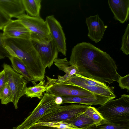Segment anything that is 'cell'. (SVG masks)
Segmentation results:
<instances>
[{
  "label": "cell",
  "instance_id": "obj_5",
  "mask_svg": "<svg viewBox=\"0 0 129 129\" xmlns=\"http://www.w3.org/2000/svg\"><path fill=\"white\" fill-rule=\"evenodd\" d=\"M17 19L30 32L31 40L47 44L52 40L47 22L40 17H33L25 14Z\"/></svg>",
  "mask_w": 129,
  "mask_h": 129
},
{
  "label": "cell",
  "instance_id": "obj_14",
  "mask_svg": "<svg viewBox=\"0 0 129 129\" xmlns=\"http://www.w3.org/2000/svg\"><path fill=\"white\" fill-rule=\"evenodd\" d=\"M62 104L67 103H76L91 106L93 105L102 106L110 100L111 98L99 94H95L87 97L66 96L61 97Z\"/></svg>",
  "mask_w": 129,
  "mask_h": 129
},
{
  "label": "cell",
  "instance_id": "obj_31",
  "mask_svg": "<svg viewBox=\"0 0 129 129\" xmlns=\"http://www.w3.org/2000/svg\"><path fill=\"white\" fill-rule=\"evenodd\" d=\"M10 55L6 49H0V59H2L6 57H9Z\"/></svg>",
  "mask_w": 129,
  "mask_h": 129
},
{
  "label": "cell",
  "instance_id": "obj_24",
  "mask_svg": "<svg viewBox=\"0 0 129 129\" xmlns=\"http://www.w3.org/2000/svg\"><path fill=\"white\" fill-rule=\"evenodd\" d=\"M13 97L8 82H7L0 95L1 103L3 104L6 105L12 102Z\"/></svg>",
  "mask_w": 129,
  "mask_h": 129
},
{
  "label": "cell",
  "instance_id": "obj_30",
  "mask_svg": "<svg viewBox=\"0 0 129 129\" xmlns=\"http://www.w3.org/2000/svg\"><path fill=\"white\" fill-rule=\"evenodd\" d=\"M27 129H59L50 126L33 125Z\"/></svg>",
  "mask_w": 129,
  "mask_h": 129
},
{
  "label": "cell",
  "instance_id": "obj_10",
  "mask_svg": "<svg viewBox=\"0 0 129 129\" xmlns=\"http://www.w3.org/2000/svg\"><path fill=\"white\" fill-rule=\"evenodd\" d=\"M45 21L48 25L52 39L59 52L66 56L67 50L66 39L60 23L53 15L47 16Z\"/></svg>",
  "mask_w": 129,
  "mask_h": 129
},
{
  "label": "cell",
  "instance_id": "obj_2",
  "mask_svg": "<svg viewBox=\"0 0 129 129\" xmlns=\"http://www.w3.org/2000/svg\"><path fill=\"white\" fill-rule=\"evenodd\" d=\"M3 43L10 56L18 58L25 64L35 82L44 80L46 68L31 40L9 38L3 40Z\"/></svg>",
  "mask_w": 129,
  "mask_h": 129
},
{
  "label": "cell",
  "instance_id": "obj_17",
  "mask_svg": "<svg viewBox=\"0 0 129 129\" xmlns=\"http://www.w3.org/2000/svg\"><path fill=\"white\" fill-rule=\"evenodd\" d=\"M55 65L61 70L65 73V74L63 76L58 75V79H56L57 82H61L64 81L67 78L73 76L76 74H79L77 69L73 66H69V61L67 58H57L54 62Z\"/></svg>",
  "mask_w": 129,
  "mask_h": 129
},
{
  "label": "cell",
  "instance_id": "obj_27",
  "mask_svg": "<svg viewBox=\"0 0 129 129\" xmlns=\"http://www.w3.org/2000/svg\"><path fill=\"white\" fill-rule=\"evenodd\" d=\"M117 82L119 86L121 89H126L129 90V74L122 77L120 76L118 78Z\"/></svg>",
  "mask_w": 129,
  "mask_h": 129
},
{
  "label": "cell",
  "instance_id": "obj_20",
  "mask_svg": "<svg viewBox=\"0 0 129 129\" xmlns=\"http://www.w3.org/2000/svg\"><path fill=\"white\" fill-rule=\"evenodd\" d=\"M45 83V80H43L34 86L27 87L25 94L28 97H36L41 99L43 96V94L46 90V86Z\"/></svg>",
  "mask_w": 129,
  "mask_h": 129
},
{
  "label": "cell",
  "instance_id": "obj_18",
  "mask_svg": "<svg viewBox=\"0 0 129 129\" xmlns=\"http://www.w3.org/2000/svg\"><path fill=\"white\" fill-rule=\"evenodd\" d=\"M8 58L11 63L12 68L15 71L22 75L27 81L31 82L35 85L36 84L26 66L21 60L11 56Z\"/></svg>",
  "mask_w": 129,
  "mask_h": 129
},
{
  "label": "cell",
  "instance_id": "obj_25",
  "mask_svg": "<svg viewBox=\"0 0 129 129\" xmlns=\"http://www.w3.org/2000/svg\"><path fill=\"white\" fill-rule=\"evenodd\" d=\"M84 113L93 120L95 125L99 123L104 119L96 108L91 106H88Z\"/></svg>",
  "mask_w": 129,
  "mask_h": 129
},
{
  "label": "cell",
  "instance_id": "obj_15",
  "mask_svg": "<svg viewBox=\"0 0 129 129\" xmlns=\"http://www.w3.org/2000/svg\"><path fill=\"white\" fill-rule=\"evenodd\" d=\"M108 3L115 20L122 23L129 19V0H109Z\"/></svg>",
  "mask_w": 129,
  "mask_h": 129
},
{
  "label": "cell",
  "instance_id": "obj_21",
  "mask_svg": "<svg viewBox=\"0 0 129 129\" xmlns=\"http://www.w3.org/2000/svg\"><path fill=\"white\" fill-rule=\"evenodd\" d=\"M78 129H86L95 125L93 120L84 112L75 118L71 122Z\"/></svg>",
  "mask_w": 129,
  "mask_h": 129
},
{
  "label": "cell",
  "instance_id": "obj_28",
  "mask_svg": "<svg viewBox=\"0 0 129 129\" xmlns=\"http://www.w3.org/2000/svg\"><path fill=\"white\" fill-rule=\"evenodd\" d=\"M11 19L0 10V30H3Z\"/></svg>",
  "mask_w": 129,
  "mask_h": 129
},
{
  "label": "cell",
  "instance_id": "obj_32",
  "mask_svg": "<svg viewBox=\"0 0 129 129\" xmlns=\"http://www.w3.org/2000/svg\"><path fill=\"white\" fill-rule=\"evenodd\" d=\"M54 101L56 104L60 105L62 104L63 100L61 97H57L54 98Z\"/></svg>",
  "mask_w": 129,
  "mask_h": 129
},
{
  "label": "cell",
  "instance_id": "obj_26",
  "mask_svg": "<svg viewBox=\"0 0 129 129\" xmlns=\"http://www.w3.org/2000/svg\"><path fill=\"white\" fill-rule=\"evenodd\" d=\"M129 24L128 23L122 37L120 50L126 55L129 54Z\"/></svg>",
  "mask_w": 129,
  "mask_h": 129
},
{
  "label": "cell",
  "instance_id": "obj_16",
  "mask_svg": "<svg viewBox=\"0 0 129 129\" xmlns=\"http://www.w3.org/2000/svg\"><path fill=\"white\" fill-rule=\"evenodd\" d=\"M0 10L11 18L25 14L22 0H0Z\"/></svg>",
  "mask_w": 129,
  "mask_h": 129
},
{
  "label": "cell",
  "instance_id": "obj_11",
  "mask_svg": "<svg viewBox=\"0 0 129 129\" xmlns=\"http://www.w3.org/2000/svg\"><path fill=\"white\" fill-rule=\"evenodd\" d=\"M31 41L44 66L50 69L58 58L59 52L55 43L52 40L47 44Z\"/></svg>",
  "mask_w": 129,
  "mask_h": 129
},
{
  "label": "cell",
  "instance_id": "obj_12",
  "mask_svg": "<svg viewBox=\"0 0 129 129\" xmlns=\"http://www.w3.org/2000/svg\"><path fill=\"white\" fill-rule=\"evenodd\" d=\"M3 40L18 38L31 40L30 31L18 19L11 20L3 29Z\"/></svg>",
  "mask_w": 129,
  "mask_h": 129
},
{
  "label": "cell",
  "instance_id": "obj_33",
  "mask_svg": "<svg viewBox=\"0 0 129 129\" xmlns=\"http://www.w3.org/2000/svg\"><path fill=\"white\" fill-rule=\"evenodd\" d=\"M2 33H0V49H5L3 43V39L2 38Z\"/></svg>",
  "mask_w": 129,
  "mask_h": 129
},
{
  "label": "cell",
  "instance_id": "obj_34",
  "mask_svg": "<svg viewBox=\"0 0 129 129\" xmlns=\"http://www.w3.org/2000/svg\"><path fill=\"white\" fill-rule=\"evenodd\" d=\"M90 129V128H87V129Z\"/></svg>",
  "mask_w": 129,
  "mask_h": 129
},
{
  "label": "cell",
  "instance_id": "obj_1",
  "mask_svg": "<svg viewBox=\"0 0 129 129\" xmlns=\"http://www.w3.org/2000/svg\"><path fill=\"white\" fill-rule=\"evenodd\" d=\"M69 63L75 67L79 74L109 84L120 76L113 59L107 53L89 43L77 44L72 49Z\"/></svg>",
  "mask_w": 129,
  "mask_h": 129
},
{
  "label": "cell",
  "instance_id": "obj_9",
  "mask_svg": "<svg viewBox=\"0 0 129 129\" xmlns=\"http://www.w3.org/2000/svg\"><path fill=\"white\" fill-rule=\"evenodd\" d=\"M56 104L54 98L49 93H44L43 96L38 104L24 121L20 125L12 129H27L36 123L43 116L51 110L58 106Z\"/></svg>",
  "mask_w": 129,
  "mask_h": 129
},
{
  "label": "cell",
  "instance_id": "obj_19",
  "mask_svg": "<svg viewBox=\"0 0 129 129\" xmlns=\"http://www.w3.org/2000/svg\"><path fill=\"white\" fill-rule=\"evenodd\" d=\"M25 11L29 15L39 17L41 8V0H22Z\"/></svg>",
  "mask_w": 129,
  "mask_h": 129
},
{
  "label": "cell",
  "instance_id": "obj_3",
  "mask_svg": "<svg viewBox=\"0 0 129 129\" xmlns=\"http://www.w3.org/2000/svg\"><path fill=\"white\" fill-rule=\"evenodd\" d=\"M104 119L113 123L129 122V95L123 94L96 108Z\"/></svg>",
  "mask_w": 129,
  "mask_h": 129
},
{
  "label": "cell",
  "instance_id": "obj_8",
  "mask_svg": "<svg viewBox=\"0 0 129 129\" xmlns=\"http://www.w3.org/2000/svg\"><path fill=\"white\" fill-rule=\"evenodd\" d=\"M3 67L12 94V102L15 108L17 109L19 99L25 94L27 81L22 75L15 71L9 65L4 63Z\"/></svg>",
  "mask_w": 129,
  "mask_h": 129
},
{
  "label": "cell",
  "instance_id": "obj_7",
  "mask_svg": "<svg viewBox=\"0 0 129 129\" xmlns=\"http://www.w3.org/2000/svg\"><path fill=\"white\" fill-rule=\"evenodd\" d=\"M65 81L82 87L94 94L109 97L112 99L116 97L111 87L107 86L106 83L84 77L79 74L68 77L63 81Z\"/></svg>",
  "mask_w": 129,
  "mask_h": 129
},
{
  "label": "cell",
  "instance_id": "obj_4",
  "mask_svg": "<svg viewBox=\"0 0 129 129\" xmlns=\"http://www.w3.org/2000/svg\"><path fill=\"white\" fill-rule=\"evenodd\" d=\"M89 106L81 104L58 105L43 116L36 123L62 121L70 123L77 116L84 112Z\"/></svg>",
  "mask_w": 129,
  "mask_h": 129
},
{
  "label": "cell",
  "instance_id": "obj_29",
  "mask_svg": "<svg viewBox=\"0 0 129 129\" xmlns=\"http://www.w3.org/2000/svg\"><path fill=\"white\" fill-rule=\"evenodd\" d=\"M7 82L5 73L3 70L0 72V95L6 83Z\"/></svg>",
  "mask_w": 129,
  "mask_h": 129
},
{
  "label": "cell",
  "instance_id": "obj_13",
  "mask_svg": "<svg viewBox=\"0 0 129 129\" xmlns=\"http://www.w3.org/2000/svg\"><path fill=\"white\" fill-rule=\"evenodd\" d=\"M85 22L88 28L89 38L96 43L101 41L107 26L105 25L98 15L87 18Z\"/></svg>",
  "mask_w": 129,
  "mask_h": 129
},
{
  "label": "cell",
  "instance_id": "obj_23",
  "mask_svg": "<svg viewBox=\"0 0 129 129\" xmlns=\"http://www.w3.org/2000/svg\"><path fill=\"white\" fill-rule=\"evenodd\" d=\"M33 125L48 126L59 129H78L71 123L62 121L36 123Z\"/></svg>",
  "mask_w": 129,
  "mask_h": 129
},
{
  "label": "cell",
  "instance_id": "obj_6",
  "mask_svg": "<svg viewBox=\"0 0 129 129\" xmlns=\"http://www.w3.org/2000/svg\"><path fill=\"white\" fill-rule=\"evenodd\" d=\"M46 77L47 79L46 83V92L54 98L57 97L73 96L87 97L94 94L67 81L57 82L56 79Z\"/></svg>",
  "mask_w": 129,
  "mask_h": 129
},
{
  "label": "cell",
  "instance_id": "obj_22",
  "mask_svg": "<svg viewBox=\"0 0 129 129\" xmlns=\"http://www.w3.org/2000/svg\"><path fill=\"white\" fill-rule=\"evenodd\" d=\"M91 129H129V122L118 123L109 122L105 119L99 123L92 126Z\"/></svg>",
  "mask_w": 129,
  "mask_h": 129
}]
</instances>
